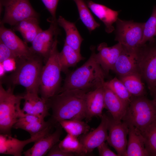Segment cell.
<instances>
[{
  "label": "cell",
  "instance_id": "cell-1",
  "mask_svg": "<svg viewBox=\"0 0 156 156\" xmlns=\"http://www.w3.org/2000/svg\"><path fill=\"white\" fill-rule=\"evenodd\" d=\"M91 53L82 66L68 73L58 93L78 89L87 92L103 86L106 75L95 58V47L90 48Z\"/></svg>",
  "mask_w": 156,
  "mask_h": 156
},
{
  "label": "cell",
  "instance_id": "cell-2",
  "mask_svg": "<svg viewBox=\"0 0 156 156\" xmlns=\"http://www.w3.org/2000/svg\"><path fill=\"white\" fill-rule=\"evenodd\" d=\"M86 93L78 89L66 90L48 99L47 102L52 110V121L58 122L64 120L85 118Z\"/></svg>",
  "mask_w": 156,
  "mask_h": 156
},
{
  "label": "cell",
  "instance_id": "cell-3",
  "mask_svg": "<svg viewBox=\"0 0 156 156\" xmlns=\"http://www.w3.org/2000/svg\"><path fill=\"white\" fill-rule=\"evenodd\" d=\"M42 58L34 54L26 58L18 59L16 68L10 76L11 83L23 86L26 92L38 94L43 66Z\"/></svg>",
  "mask_w": 156,
  "mask_h": 156
},
{
  "label": "cell",
  "instance_id": "cell-4",
  "mask_svg": "<svg viewBox=\"0 0 156 156\" xmlns=\"http://www.w3.org/2000/svg\"><path fill=\"white\" fill-rule=\"evenodd\" d=\"M57 38L42 69L39 92L46 101L58 93L61 81V67L58 57Z\"/></svg>",
  "mask_w": 156,
  "mask_h": 156
},
{
  "label": "cell",
  "instance_id": "cell-5",
  "mask_svg": "<svg viewBox=\"0 0 156 156\" xmlns=\"http://www.w3.org/2000/svg\"><path fill=\"white\" fill-rule=\"evenodd\" d=\"M122 120L142 133L156 122V105L144 96L133 97Z\"/></svg>",
  "mask_w": 156,
  "mask_h": 156
},
{
  "label": "cell",
  "instance_id": "cell-6",
  "mask_svg": "<svg viewBox=\"0 0 156 156\" xmlns=\"http://www.w3.org/2000/svg\"><path fill=\"white\" fill-rule=\"evenodd\" d=\"M23 96L15 95L10 87L6 90L0 83V134H11V130L19 118L25 113L20 107Z\"/></svg>",
  "mask_w": 156,
  "mask_h": 156
},
{
  "label": "cell",
  "instance_id": "cell-7",
  "mask_svg": "<svg viewBox=\"0 0 156 156\" xmlns=\"http://www.w3.org/2000/svg\"><path fill=\"white\" fill-rule=\"evenodd\" d=\"M0 7L5 12L0 24L15 26L21 21L31 17H38V14L29 0H0Z\"/></svg>",
  "mask_w": 156,
  "mask_h": 156
},
{
  "label": "cell",
  "instance_id": "cell-8",
  "mask_svg": "<svg viewBox=\"0 0 156 156\" xmlns=\"http://www.w3.org/2000/svg\"><path fill=\"white\" fill-rule=\"evenodd\" d=\"M116 23V41L127 48H136L141 46L144 23L124 21L118 18Z\"/></svg>",
  "mask_w": 156,
  "mask_h": 156
},
{
  "label": "cell",
  "instance_id": "cell-9",
  "mask_svg": "<svg viewBox=\"0 0 156 156\" xmlns=\"http://www.w3.org/2000/svg\"><path fill=\"white\" fill-rule=\"evenodd\" d=\"M145 44L140 47V73L151 94L156 88V45Z\"/></svg>",
  "mask_w": 156,
  "mask_h": 156
},
{
  "label": "cell",
  "instance_id": "cell-10",
  "mask_svg": "<svg viewBox=\"0 0 156 156\" xmlns=\"http://www.w3.org/2000/svg\"><path fill=\"white\" fill-rule=\"evenodd\" d=\"M51 20L49 28L42 30L38 34L31 43L30 47L34 53L44 58L46 61L60 32L57 21Z\"/></svg>",
  "mask_w": 156,
  "mask_h": 156
},
{
  "label": "cell",
  "instance_id": "cell-11",
  "mask_svg": "<svg viewBox=\"0 0 156 156\" xmlns=\"http://www.w3.org/2000/svg\"><path fill=\"white\" fill-rule=\"evenodd\" d=\"M140 47L132 48L123 46V49L112 70L119 76L135 73L140 74Z\"/></svg>",
  "mask_w": 156,
  "mask_h": 156
},
{
  "label": "cell",
  "instance_id": "cell-12",
  "mask_svg": "<svg viewBox=\"0 0 156 156\" xmlns=\"http://www.w3.org/2000/svg\"><path fill=\"white\" fill-rule=\"evenodd\" d=\"M107 141L116 151L119 156H126L129 127L125 122L117 121L109 117Z\"/></svg>",
  "mask_w": 156,
  "mask_h": 156
},
{
  "label": "cell",
  "instance_id": "cell-13",
  "mask_svg": "<svg viewBox=\"0 0 156 156\" xmlns=\"http://www.w3.org/2000/svg\"><path fill=\"white\" fill-rule=\"evenodd\" d=\"M52 126L43 131L24 140H19L12 137L11 135L5 134L0 135V153L21 156L24 147L30 143L35 142L46 134L50 132Z\"/></svg>",
  "mask_w": 156,
  "mask_h": 156
},
{
  "label": "cell",
  "instance_id": "cell-14",
  "mask_svg": "<svg viewBox=\"0 0 156 156\" xmlns=\"http://www.w3.org/2000/svg\"><path fill=\"white\" fill-rule=\"evenodd\" d=\"M101 118L100 123L96 128L81 135L79 139L87 154L107 140L109 117L104 114Z\"/></svg>",
  "mask_w": 156,
  "mask_h": 156
},
{
  "label": "cell",
  "instance_id": "cell-15",
  "mask_svg": "<svg viewBox=\"0 0 156 156\" xmlns=\"http://www.w3.org/2000/svg\"><path fill=\"white\" fill-rule=\"evenodd\" d=\"M3 24L0 27V40L9 48L18 59L28 57L34 53L30 47L21 39L11 29Z\"/></svg>",
  "mask_w": 156,
  "mask_h": 156
},
{
  "label": "cell",
  "instance_id": "cell-16",
  "mask_svg": "<svg viewBox=\"0 0 156 156\" xmlns=\"http://www.w3.org/2000/svg\"><path fill=\"white\" fill-rule=\"evenodd\" d=\"M122 49V45L118 42L111 47L105 42L98 46L95 58L106 75L112 69Z\"/></svg>",
  "mask_w": 156,
  "mask_h": 156
},
{
  "label": "cell",
  "instance_id": "cell-17",
  "mask_svg": "<svg viewBox=\"0 0 156 156\" xmlns=\"http://www.w3.org/2000/svg\"><path fill=\"white\" fill-rule=\"evenodd\" d=\"M62 127L59 124L52 133L46 134L34 142L33 146L25 151V156H43L47 155L51 148L59 141L62 134Z\"/></svg>",
  "mask_w": 156,
  "mask_h": 156
},
{
  "label": "cell",
  "instance_id": "cell-18",
  "mask_svg": "<svg viewBox=\"0 0 156 156\" xmlns=\"http://www.w3.org/2000/svg\"><path fill=\"white\" fill-rule=\"evenodd\" d=\"M104 108L103 86L86 93L85 118L87 120H90L94 117L101 118Z\"/></svg>",
  "mask_w": 156,
  "mask_h": 156
},
{
  "label": "cell",
  "instance_id": "cell-19",
  "mask_svg": "<svg viewBox=\"0 0 156 156\" xmlns=\"http://www.w3.org/2000/svg\"><path fill=\"white\" fill-rule=\"evenodd\" d=\"M105 108L111 115L114 120H122L129 105L110 89L103 85Z\"/></svg>",
  "mask_w": 156,
  "mask_h": 156
},
{
  "label": "cell",
  "instance_id": "cell-20",
  "mask_svg": "<svg viewBox=\"0 0 156 156\" xmlns=\"http://www.w3.org/2000/svg\"><path fill=\"white\" fill-rule=\"evenodd\" d=\"M23 96L24 102L22 110L24 113L44 119L49 115L47 101L39 97L38 94L26 92Z\"/></svg>",
  "mask_w": 156,
  "mask_h": 156
},
{
  "label": "cell",
  "instance_id": "cell-21",
  "mask_svg": "<svg viewBox=\"0 0 156 156\" xmlns=\"http://www.w3.org/2000/svg\"><path fill=\"white\" fill-rule=\"evenodd\" d=\"M86 2L89 9L103 23L106 32L108 34L112 33L114 29L113 25L118 18L119 12L90 0Z\"/></svg>",
  "mask_w": 156,
  "mask_h": 156
},
{
  "label": "cell",
  "instance_id": "cell-22",
  "mask_svg": "<svg viewBox=\"0 0 156 156\" xmlns=\"http://www.w3.org/2000/svg\"><path fill=\"white\" fill-rule=\"evenodd\" d=\"M128 140L126 156H150L145 145L144 136L133 126H129Z\"/></svg>",
  "mask_w": 156,
  "mask_h": 156
},
{
  "label": "cell",
  "instance_id": "cell-23",
  "mask_svg": "<svg viewBox=\"0 0 156 156\" xmlns=\"http://www.w3.org/2000/svg\"><path fill=\"white\" fill-rule=\"evenodd\" d=\"M57 22L65 32L66 36L64 42L76 51L80 53L81 46L83 39L75 23L67 21L61 16L57 19Z\"/></svg>",
  "mask_w": 156,
  "mask_h": 156
},
{
  "label": "cell",
  "instance_id": "cell-24",
  "mask_svg": "<svg viewBox=\"0 0 156 156\" xmlns=\"http://www.w3.org/2000/svg\"><path fill=\"white\" fill-rule=\"evenodd\" d=\"M13 29L21 33L26 43H31L42 30L39 25L38 18L36 17L28 18L21 21L14 26Z\"/></svg>",
  "mask_w": 156,
  "mask_h": 156
},
{
  "label": "cell",
  "instance_id": "cell-25",
  "mask_svg": "<svg viewBox=\"0 0 156 156\" xmlns=\"http://www.w3.org/2000/svg\"><path fill=\"white\" fill-rule=\"evenodd\" d=\"M58 57L62 71L65 73L68 72V69L75 66L84 58L80 53L70 47L65 42L62 51L59 53Z\"/></svg>",
  "mask_w": 156,
  "mask_h": 156
},
{
  "label": "cell",
  "instance_id": "cell-26",
  "mask_svg": "<svg viewBox=\"0 0 156 156\" xmlns=\"http://www.w3.org/2000/svg\"><path fill=\"white\" fill-rule=\"evenodd\" d=\"M119 79L133 97L144 96L146 92L139 73H133L119 76Z\"/></svg>",
  "mask_w": 156,
  "mask_h": 156
},
{
  "label": "cell",
  "instance_id": "cell-27",
  "mask_svg": "<svg viewBox=\"0 0 156 156\" xmlns=\"http://www.w3.org/2000/svg\"><path fill=\"white\" fill-rule=\"evenodd\" d=\"M78 9L79 18L83 24L89 31L91 32L100 26L91 13L86 1L84 0H73Z\"/></svg>",
  "mask_w": 156,
  "mask_h": 156
},
{
  "label": "cell",
  "instance_id": "cell-28",
  "mask_svg": "<svg viewBox=\"0 0 156 156\" xmlns=\"http://www.w3.org/2000/svg\"><path fill=\"white\" fill-rule=\"evenodd\" d=\"M63 151L75 155H85L87 154L83 145L78 137L67 134L58 144Z\"/></svg>",
  "mask_w": 156,
  "mask_h": 156
},
{
  "label": "cell",
  "instance_id": "cell-29",
  "mask_svg": "<svg viewBox=\"0 0 156 156\" xmlns=\"http://www.w3.org/2000/svg\"><path fill=\"white\" fill-rule=\"evenodd\" d=\"M67 134L78 137L88 133L90 126L82 120H66L58 122Z\"/></svg>",
  "mask_w": 156,
  "mask_h": 156
},
{
  "label": "cell",
  "instance_id": "cell-30",
  "mask_svg": "<svg viewBox=\"0 0 156 156\" xmlns=\"http://www.w3.org/2000/svg\"><path fill=\"white\" fill-rule=\"evenodd\" d=\"M52 121H45L44 120L26 122L18 120L14 125L13 128L21 129L28 132L30 136L34 135L52 126Z\"/></svg>",
  "mask_w": 156,
  "mask_h": 156
},
{
  "label": "cell",
  "instance_id": "cell-31",
  "mask_svg": "<svg viewBox=\"0 0 156 156\" xmlns=\"http://www.w3.org/2000/svg\"><path fill=\"white\" fill-rule=\"evenodd\" d=\"M104 85L129 105L133 97L119 79L115 77L110 80L105 81Z\"/></svg>",
  "mask_w": 156,
  "mask_h": 156
},
{
  "label": "cell",
  "instance_id": "cell-32",
  "mask_svg": "<svg viewBox=\"0 0 156 156\" xmlns=\"http://www.w3.org/2000/svg\"><path fill=\"white\" fill-rule=\"evenodd\" d=\"M156 36V6L154 7L152 14L147 21L144 23L143 35L141 46L148 41L150 43L155 42L154 37Z\"/></svg>",
  "mask_w": 156,
  "mask_h": 156
},
{
  "label": "cell",
  "instance_id": "cell-33",
  "mask_svg": "<svg viewBox=\"0 0 156 156\" xmlns=\"http://www.w3.org/2000/svg\"><path fill=\"white\" fill-rule=\"evenodd\" d=\"M146 148L150 156H156V122L142 133Z\"/></svg>",
  "mask_w": 156,
  "mask_h": 156
},
{
  "label": "cell",
  "instance_id": "cell-34",
  "mask_svg": "<svg viewBox=\"0 0 156 156\" xmlns=\"http://www.w3.org/2000/svg\"><path fill=\"white\" fill-rule=\"evenodd\" d=\"M52 16L51 19L57 21L56 12L60 0H41Z\"/></svg>",
  "mask_w": 156,
  "mask_h": 156
},
{
  "label": "cell",
  "instance_id": "cell-35",
  "mask_svg": "<svg viewBox=\"0 0 156 156\" xmlns=\"http://www.w3.org/2000/svg\"><path fill=\"white\" fill-rule=\"evenodd\" d=\"M11 58L18 59L11 50L0 40V62Z\"/></svg>",
  "mask_w": 156,
  "mask_h": 156
},
{
  "label": "cell",
  "instance_id": "cell-36",
  "mask_svg": "<svg viewBox=\"0 0 156 156\" xmlns=\"http://www.w3.org/2000/svg\"><path fill=\"white\" fill-rule=\"evenodd\" d=\"M18 59L11 58L7 59L2 63L6 72H13L16 69Z\"/></svg>",
  "mask_w": 156,
  "mask_h": 156
},
{
  "label": "cell",
  "instance_id": "cell-37",
  "mask_svg": "<svg viewBox=\"0 0 156 156\" xmlns=\"http://www.w3.org/2000/svg\"><path fill=\"white\" fill-rule=\"evenodd\" d=\"M99 155L100 156H119L110 150L105 142L97 147Z\"/></svg>",
  "mask_w": 156,
  "mask_h": 156
},
{
  "label": "cell",
  "instance_id": "cell-38",
  "mask_svg": "<svg viewBox=\"0 0 156 156\" xmlns=\"http://www.w3.org/2000/svg\"><path fill=\"white\" fill-rule=\"evenodd\" d=\"M74 155L73 154L63 151L57 144L51 148L47 154L48 156H73Z\"/></svg>",
  "mask_w": 156,
  "mask_h": 156
},
{
  "label": "cell",
  "instance_id": "cell-39",
  "mask_svg": "<svg viewBox=\"0 0 156 156\" xmlns=\"http://www.w3.org/2000/svg\"><path fill=\"white\" fill-rule=\"evenodd\" d=\"M6 72L2 63L0 62V77L1 79L4 76Z\"/></svg>",
  "mask_w": 156,
  "mask_h": 156
},
{
  "label": "cell",
  "instance_id": "cell-40",
  "mask_svg": "<svg viewBox=\"0 0 156 156\" xmlns=\"http://www.w3.org/2000/svg\"><path fill=\"white\" fill-rule=\"evenodd\" d=\"M151 95L153 97V99L152 100L153 103L156 105V88Z\"/></svg>",
  "mask_w": 156,
  "mask_h": 156
},
{
  "label": "cell",
  "instance_id": "cell-41",
  "mask_svg": "<svg viewBox=\"0 0 156 156\" xmlns=\"http://www.w3.org/2000/svg\"></svg>",
  "mask_w": 156,
  "mask_h": 156
}]
</instances>
